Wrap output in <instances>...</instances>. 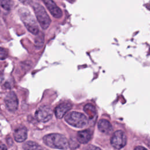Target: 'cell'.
Masks as SVG:
<instances>
[{
  "label": "cell",
  "instance_id": "cell-2",
  "mask_svg": "<svg viewBox=\"0 0 150 150\" xmlns=\"http://www.w3.org/2000/svg\"><path fill=\"white\" fill-rule=\"evenodd\" d=\"M19 15L28 30L33 35L38 34L39 32V26L30 12L27 10V9L21 8L19 10Z\"/></svg>",
  "mask_w": 150,
  "mask_h": 150
},
{
  "label": "cell",
  "instance_id": "cell-14",
  "mask_svg": "<svg viewBox=\"0 0 150 150\" xmlns=\"http://www.w3.org/2000/svg\"><path fill=\"white\" fill-rule=\"evenodd\" d=\"M84 111L90 119L94 118L96 114L95 107L91 104L86 105L84 107Z\"/></svg>",
  "mask_w": 150,
  "mask_h": 150
},
{
  "label": "cell",
  "instance_id": "cell-12",
  "mask_svg": "<svg viewBox=\"0 0 150 150\" xmlns=\"http://www.w3.org/2000/svg\"><path fill=\"white\" fill-rule=\"evenodd\" d=\"M91 138V132L88 129H85L79 131L77 135L78 141L81 144L87 143Z\"/></svg>",
  "mask_w": 150,
  "mask_h": 150
},
{
  "label": "cell",
  "instance_id": "cell-1",
  "mask_svg": "<svg viewBox=\"0 0 150 150\" xmlns=\"http://www.w3.org/2000/svg\"><path fill=\"white\" fill-rule=\"evenodd\" d=\"M44 143L49 147L59 149H66L69 142L66 137L59 134H50L43 138Z\"/></svg>",
  "mask_w": 150,
  "mask_h": 150
},
{
  "label": "cell",
  "instance_id": "cell-9",
  "mask_svg": "<svg viewBox=\"0 0 150 150\" xmlns=\"http://www.w3.org/2000/svg\"><path fill=\"white\" fill-rule=\"evenodd\" d=\"M71 104L69 102H64L59 104L55 109V115L57 118H62L71 109Z\"/></svg>",
  "mask_w": 150,
  "mask_h": 150
},
{
  "label": "cell",
  "instance_id": "cell-17",
  "mask_svg": "<svg viewBox=\"0 0 150 150\" xmlns=\"http://www.w3.org/2000/svg\"><path fill=\"white\" fill-rule=\"evenodd\" d=\"M7 51L5 49L0 47V60H4L7 57Z\"/></svg>",
  "mask_w": 150,
  "mask_h": 150
},
{
  "label": "cell",
  "instance_id": "cell-10",
  "mask_svg": "<svg viewBox=\"0 0 150 150\" xmlns=\"http://www.w3.org/2000/svg\"><path fill=\"white\" fill-rule=\"evenodd\" d=\"M15 140L18 142H23L27 138V129L23 126L17 128L13 134Z\"/></svg>",
  "mask_w": 150,
  "mask_h": 150
},
{
  "label": "cell",
  "instance_id": "cell-13",
  "mask_svg": "<svg viewBox=\"0 0 150 150\" xmlns=\"http://www.w3.org/2000/svg\"><path fill=\"white\" fill-rule=\"evenodd\" d=\"M24 150H43L42 147L33 141H28L23 145Z\"/></svg>",
  "mask_w": 150,
  "mask_h": 150
},
{
  "label": "cell",
  "instance_id": "cell-5",
  "mask_svg": "<svg viewBox=\"0 0 150 150\" xmlns=\"http://www.w3.org/2000/svg\"><path fill=\"white\" fill-rule=\"evenodd\" d=\"M127 144V136L121 130L115 131L111 138V144L115 149H120Z\"/></svg>",
  "mask_w": 150,
  "mask_h": 150
},
{
  "label": "cell",
  "instance_id": "cell-20",
  "mask_svg": "<svg viewBox=\"0 0 150 150\" xmlns=\"http://www.w3.org/2000/svg\"><path fill=\"white\" fill-rule=\"evenodd\" d=\"M134 150H147L145 148L143 147V146H137Z\"/></svg>",
  "mask_w": 150,
  "mask_h": 150
},
{
  "label": "cell",
  "instance_id": "cell-21",
  "mask_svg": "<svg viewBox=\"0 0 150 150\" xmlns=\"http://www.w3.org/2000/svg\"><path fill=\"white\" fill-rule=\"evenodd\" d=\"M0 150H7L6 146L4 144H0Z\"/></svg>",
  "mask_w": 150,
  "mask_h": 150
},
{
  "label": "cell",
  "instance_id": "cell-19",
  "mask_svg": "<svg viewBox=\"0 0 150 150\" xmlns=\"http://www.w3.org/2000/svg\"><path fill=\"white\" fill-rule=\"evenodd\" d=\"M20 2H21L22 3L28 5V4H30L32 2V0H19Z\"/></svg>",
  "mask_w": 150,
  "mask_h": 150
},
{
  "label": "cell",
  "instance_id": "cell-15",
  "mask_svg": "<svg viewBox=\"0 0 150 150\" xmlns=\"http://www.w3.org/2000/svg\"><path fill=\"white\" fill-rule=\"evenodd\" d=\"M36 35H38V36L35 38V41L36 47L38 48H41L44 43V35L41 32H40V33L39 32Z\"/></svg>",
  "mask_w": 150,
  "mask_h": 150
},
{
  "label": "cell",
  "instance_id": "cell-3",
  "mask_svg": "<svg viewBox=\"0 0 150 150\" xmlns=\"http://www.w3.org/2000/svg\"><path fill=\"white\" fill-rule=\"evenodd\" d=\"M33 8L40 27L43 29H47L50 25L51 19L46 9L43 6L38 3H35L33 4Z\"/></svg>",
  "mask_w": 150,
  "mask_h": 150
},
{
  "label": "cell",
  "instance_id": "cell-11",
  "mask_svg": "<svg viewBox=\"0 0 150 150\" xmlns=\"http://www.w3.org/2000/svg\"><path fill=\"white\" fill-rule=\"evenodd\" d=\"M98 128L101 132L105 134H109L112 131L111 123L105 119H101L98 121Z\"/></svg>",
  "mask_w": 150,
  "mask_h": 150
},
{
  "label": "cell",
  "instance_id": "cell-7",
  "mask_svg": "<svg viewBox=\"0 0 150 150\" xmlns=\"http://www.w3.org/2000/svg\"><path fill=\"white\" fill-rule=\"evenodd\" d=\"M5 103L6 108L10 111H15L18 107V100L15 93L11 91L7 94L5 98Z\"/></svg>",
  "mask_w": 150,
  "mask_h": 150
},
{
  "label": "cell",
  "instance_id": "cell-8",
  "mask_svg": "<svg viewBox=\"0 0 150 150\" xmlns=\"http://www.w3.org/2000/svg\"><path fill=\"white\" fill-rule=\"evenodd\" d=\"M52 15L57 19L62 16V11L53 0H42Z\"/></svg>",
  "mask_w": 150,
  "mask_h": 150
},
{
  "label": "cell",
  "instance_id": "cell-16",
  "mask_svg": "<svg viewBox=\"0 0 150 150\" xmlns=\"http://www.w3.org/2000/svg\"><path fill=\"white\" fill-rule=\"evenodd\" d=\"M1 6L6 11H10L13 5V2L11 0H0Z\"/></svg>",
  "mask_w": 150,
  "mask_h": 150
},
{
  "label": "cell",
  "instance_id": "cell-4",
  "mask_svg": "<svg viewBox=\"0 0 150 150\" xmlns=\"http://www.w3.org/2000/svg\"><path fill=\"white\" fill-rule=\"evenodd\" d=\"M65 120L70 125L77 128L84 127L88 122L87 118L84 114L75 111L68 113L65 117Z\"/></svg>",
  "mask_w": 150,
  "mask_h": 150
},
{
  "label": "cell",
  "instance_id": "cell-6",
  "mask_svg": "<svg viewBox=\"0 0 150 150\" xmlns=\"http://www.w3.org/2000/svg\"><path fill=\"white\" fill-rule=\"evenodd\" d=\"M53 112L48 105L40 106L35 112V117L38 121L42 122H46L49 121L52 117Z\"/></svg>",
  "mask_w": 150,
  "mask_h": 150
},
{
  "label": "cell",
  "instance_id": "cell-18",
  "mask_svg": "<svg viewBox=\"0 0 150 150\" xmlns=\"http://www.w3.org/2000/svg\"><path fill=\"white\" fill-rule=\"evenodd\" d=\"M86 150H101V149L97 146H96L94 145H89L87 148Z\"/></svg>",
  "mask_w": 150,
  "mask_h": 150
}]
</instances>
